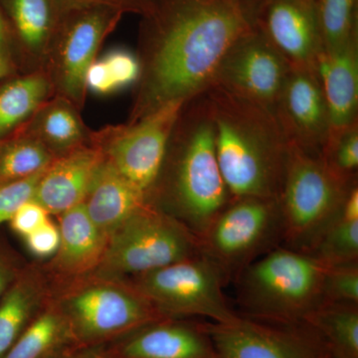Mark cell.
Segmentation results:
<instances>
[{"label": "cell", "instance_id": "obj_1", "mask_svg": "<svg viewBox=\"0 0 358 358\" xmlns=\"http://www.w3.org/2000/svg\"><path fill=\"white\" fill-rule=\"evenodd\" d=\"M143 16L141 76L129 122L210 88L226 52L254 29L241 0H152Z\"/></svg>", "mask_w": 358, "mask_h": 358}, {"label": "cell", "instance_id": "obj_2", "mask_svg": "<svg viewBox=\"0 0 358 358\" xmlns=\"http://www.w3.org/2000/svg\"><path fill=\"white\" fill-rule=\"evenodd\" d=\"M231 200L202 93L181 110L148 203L173 216L199 238Z\"/></svg>", "mask_w": 358, "mask_h": 358}, {"label": "cell", "instance_id": "obj_3", "mask_svg": "<svg viewBox=\"0 0 358 358\" xmlns=\"http://www.w3.org/2000/svg\"><path fill=\"white\" fill-rule=\"evenodd\" d=\"M203 95L213 122L219 167L232 199H278L289 143L274 113L216 87Z\"/></svg>", "mask_w": 358, "mask_h": 358}, {"label": "cell", "instance_id": "obj_4", "mask_svg": "<svg viewBox=\"0 0 358 358\" xmlns=\"http://www.w3.org/2000/svg\"><path fill=\"white\" fill-rule=\"evenodd\" d=\"M326 270L310 254L275 247L235 279L240 315L268 324H303L322 305Z\"/></svg>", "mask_w": 358, "mask_h": 358}, {"label": "cell", "instance_id": "obj_5", "mask_svg": "<svg viewBox=\"0 0 358 358\" xmlns=\"http://www.w3.org/2000/svg\"><path fill=\"white\" fill-rule=\"evenodd\" d=\"M52 299L65 317L72 343L98 345L162 319L128 279L90 274L52 284Z\"/></svg>", "mask_w": 358, "mask_h": 358}, {"label": "cell", "instance_id": "obj_6", "mask_svg": "<svg viewBox=\"0 0 358 358\" xmlns=\"http://www.w3.org/2000/svg\"><path fill=\"white\" fill-rule=\"evenodd\" d=\"M352 183L348 185L336 178L320 155L289 143L278 197L282 222V245L310 253L338 215Z\"/></svg>", "mask_w": 358, "mask_h": 358}, {"label": "cell", "instance_id": "obj_7", "mask_svg": "<svg viewBox=\"0 0 358 358\" xmlns=\"http://www.w3.org/2000/svg\"><path fill=\"white\" fill-rule=\"evenodd\" d=\"M199 253V238L147 203L110 233L102 262L92 274L129 279Z\"/></svg>", "mask_w": 358, "mask_h": 358}, {"label": "cell", "instance_id": "obj_8", "mask_svg": "<svg viewBox=\"0 0 358 358\" xmlns=\"http://www.w3.org/2000/svg\"><path fill=\"white\" fill-rule=\"evenodd\" d=\"M200 252L235 281L259 257L282 242L279 200L271 197L232 199L199 238Z\"/></svg>", "mask_w": 358, "mask_h": 358}, {"label": "cell", "instance_id": "obj_9", "mask_svg": "<svg viewBox=\"0 0 358 358\" xmlns=\"http://www.w3.org/2000/svg\"><path fill=\"white\" fill-rule=\"evenodd\" d=\"M128 280L169 319L199 317L230 324L240 317L224 294L222 273L201 252Z\"/></svg>", "mask_w": 358, "mask_h": 358}, {"label": "cell", "instance_id": "obj_10", "mask_svg": "<svg viewBox=\"0 0 358 358\" xmlns=\"http://www.w3.org/2000/svg\"><path fill=\"white\" fill-rule=\"evenodd\" d=\"M124 11L96 6L73 9L61 16L47 52L43 70L54 96L70 101L78 109L86 98V76L103 40L121 20Z\"/></svg>", "mask_w": 358, "mask_h": 358}, {"label": "cell", "instance_id": "obj_11", "mask_svg": "<svg viewBox=\"0 0 358 358\" xmlns=\"http://www.w3.org/2000/svg\"><path fill=\"white\" fill-rule=\"evenodd\" d=\"M185 101L164 105L138 121L94 133L105 159L147 197L164 166L171 134Z\"/></svg>", "mask_w": 358, "mask_h": 358}, {"label": "cell", "instance_id": "obj_12", "mask_svg": "<svg viewBox=\"0 0 358 358\" xmlns=\"http://www.w3.org/2000/svg\"><path fill=\"white\" fill-rule=\"evenodd\" d=\"M217 358H327L329 346L308 324H275L240 315L230 324L203 322Z\"/></svg>", "mask_w": 358, "mask_h": 358}, {"label": "cell", "instance_id": "obj_13", "mask_svg": "<svg viewBox=\"0 0 358 358\" xmlns=\"http://www.w3.org/2000/svg\"><path fill=\"white\" fill-rule=\"evenodd\" d=\"M291 68L284 56L254 27L226 52L211 87L274 113Z\"/></svg>", "mask_w": 358, "mask_h": 358}, {"label": "cell", "instance_id": "obj_14", "mask_svg": "<svg viewBox=\"0 0 358 358\" xmlns=\"http://www.w3.org/2000/svg\"><path fill=\"white\" fill-rule=\"evenodd\" d=\"M254 27L292 67H313L322 51L317 4L310 0L247 2Z\"/></svg>", "mask_w": 358, "mask_h": 358}, {"label": "cell", "instance_id": "obj_15", "mask_svg": "<svg viewBox=\"0 0 358 358\" xmlns=\"http://www.w3.org/2000/svg\"><path fill=\"white\" fill-rule=\"evenodd\" d=\"M274 114L289 143L320 155L331 122L315 66L291 68Z\"/></svg>", "mask_w": 358, "mask_h": 358}, {"label": "cell", "instance_id": "obj_16", "mask_svg": "<svg viewBox=\"0 0 358 358\" xmlns=\"http://www.w3.org/2000/svg\"><path fill=\"white\" fill-rule=\"evenodd\" d=\"M115 358H215L203 322L162 319L127 334L115 345Z\"/></svg>", "mask_w": 358, "mask_h": 358}, {"label": "cell", "instance_id": "obj_17", "mask_svg": "<svg viewBox=\"0 0 358 358\" xmlns=\"http://www.w3.org/2000/svg\"><path fill=\"white\" fill-rule=\"evenodd\" d=\"M58 217L60 244L45 270L53 278L51 281H69L95 272L105 255L109 235L91 220L83 203Z\"/></svg>", "mask_w": 358, "mask_h": 358}, {"label": "cell", "instance_id": "obj_18", "mask_svg": "<svg viewBox=\"0 0 358 358\" xmlns=\"http://www.w3.org/2000/svg\"><path fill=\"white\" fill-rule=\"evenodd\" d=\"M103 159L102 150L94 141L61 155L42 173L33 200L56 216L83 203Z\"/></svg>", "mask_w": 358, "mask_h": 358}, {"label": "cell", "instance_id": "obj_19", "mask_svg": "<svg viewBox=\"0 0 358 358\" xmlns=\"http://www.w3.org/2000/svg\"><path fill=\"white\" fill-rule=\"evenodd\" d=\"M315 71L326 96L331 131L358 122V33L333 51H322Z\"/></svg>", "mask_w": 358, "mask_h": 358}, {"label": "cell", "instance_id": "obj_20", "mask_svg": "<svg viewBox=\"0 0 358 358\" xmlns=\"http://www.w3.org/2000/svg\"><path fill=\"white\" fill-rule=\"evenodd\" d=\"M52 282L44 268L25 266L0 299V358H4L50 298Z\"/></svg>", "mask_w": 358, "mask_h": 358}, {"label": "cell", "instance_id": "obj_21", "mask_svg": "<svg viewBox=\"0 0 358 358\" xmlns=\"http://www.w3.org/2000/svg\"><path fill=\"white\" fill-rule=\"evenodd\" d=\"M147 203L145 195L106 159L96 171L83 202L91 220L109 236Z\"/></svg>", "mask_w": 358, "mask_h": 358}, {"label": "cell", "instance_id": "obj_22", "mask_svg": "<svg viewBox=\"0 0 358 358\" xmlns=\"http://www.w3.org/2000/svg\"><path fill=\"white\" fill-rule=\"evenodd\" d=\"M79 110L65 98L53 96L37 110L20 134L39 141L56 157L91 145L94 131L85 124Z\"/></svg>", "mask_w": 358, "mask_h": 358}, {"label": "cell", "instance_id": "obj_23", "mask_svg": "<svg viewBox=\"0 0 358 358\" xmlns=\"http://www.w3.org/2000/svg\"><path fill=\"white\" fill-rule=\"evenodd\" d=\"M1 10L32 70L43 69L47 52L60 20L55 0H0Z\"/></svg>", "mask_w": 358, "mask_h": 358}, {"label": "cell", "instance_id": "obj_24", "mask_svg": "<svg viewBox=\"0 0 358 358\" xmlns=\"http://www.w3.org/2000/svg\"><path fill=\"white\" fill-rule=\"evenodd\" d=\"M54 96L43 69L11 78L0 86V145L15 138L33 115Z\"/></svg>", "mask_w": 358, "mask_h": 358}, {"label": "cell", "instance_id": "obj_25", "mask_svg": "<svg viewBox=\"0 0 358 358\" xmlns=\"http://www.w3.org/2000/svg\"><path fill=\"white\" fill-rule=\"evenodd\" d=\"M308 254L326 266L358 263L357 181L348 188L338 215Z\"/></svg>", "mask_w": 358, "mask_h": 358}, {"label": "cell", "instance_id": "obj_26", "mask_svg": "<svg viewBox=\"0 0 358 358\" xmlns=\"http://www.w3.org/2000/svg\"><path fill=\"white\" fill-rule=\"evenodd\" d=\"M69 343V327L50 296L4 358H48Z\"/></svg>", "mask_w": 358, "mask_h": 358}, {"label": "cell", "instance_id": "obj_27", "mask_svg": "<svg viewBox=\"0 0 358 358\" xmlns=\"http://www.w3.org/2000/svg\"><path fill=\"white\" fill-rule=\"evenodd\" d=\"M329 346V352L358 358V305L322 303L306 317Z\"/></svg>", "mask_w": 358, "mask_h": 358}, {"label": "cell", "instance_id": "obj_28", "mask_svg": "<svg viewBox=\"0 0 358 358\" xmlns=\"http://www.w3.org/2000/svg\"><path fill=\"white\" fill-rule=\"evenodd\" d=\"M55 159L39 141L20 134L0 145V183L32 178Z\"/></svg>", "mask_w": 358, "mask_h": 358}, {"label": "cell", "instance_id": "obj_29", "mask_svg": "<svg viewBox=\"0 0 358 358\" xmlns=\"http://www.w3.org/2000/svg\"><path fill=\"white\" fill-rule=\"evenodd\" d=\"M324 51H333L357 34V0H317Z\"/></svg>", "mask_w": 358, "mask_h": 358}, {"label": "cell", "instance_id": "obj_30", "mask_svg": "<svg viewBox=\"0 0 358 358\" xmlns=\"http://www.w3.org/2000/svg\"><path fill=\"white\" fill-rule=\"evenodd\" d=\"M320 157L327 169L343 182L357 180L358 122L348 128L331 131Z\"/></svg>", "mask_w": 358, "mask_h": 358}, {"label": "cell", "instance_id": "obj_31", "mask_svg": "<svg viewBox=\"0 0 358 358\" xmlns=\"http://www.w3.org/2000/svg\"><path fill=\"white\" fill-rule=\"evenodd\" d=\"M322 303L358 305V263L327 266Z\"/></svg>", "mask_w": 358, "mask_h": 358}, {"label": "cell", "instance_id": "obj_32", "mask_svg": "<svg viewBox=\"0 0 358 358\" xmlns=\"http://www.w3.org/2000/svg\"><path fill=\"white\" fill-rule=\"evenodd\" d=\"M43 173L21 180L0 183V225L9 222L21 205L33 199Z\"/></svg>", "mask_w": 358, "mask_h": 358}, {"label": "cell", "instance_id": "obj_33", "mask_svg": "<svg viewBox=\"0 0 358 358\" xmlns=\"http://www.w3.org/2000/svg\"><path fill=\"white\" fill-rule=\"evenodd\" d=\"M109 70L115 89L136 84L141 76V63L138 56L124 49H115L102 58Z\"/></svg>", "mask_w": 358, "mask_h": 358}, {"label": "cell", "instance_id": "obj_34", "mask_svg": "<svg viewBox=\"0 0 358 358\" xmlns=\"http://www.w3.org/2000/svg\"><path fill=\"white\" fill-rule=\"evenodd\" d=\"M49 215L44 207L32 199L21 205L8 223L11 230L24 239L48 221Z\"/></svg>", "mask_w": 358, "mask_h": 358}, {"label": "cell", "instance_id": "obj_35", "mask_svg": "<svg viewBox=\"0 0 358 358\" xmlns=\"http://www.w3.org/2000/svg\"><path fill=\"white\" fill-rule=\"evenodd\" d=\"M24 240L26 246L33 255L41 259L50 258L55 255L60 244L58 225L49 219Z\"/></svg>", "mask_w": 358, "mask_h": 358}, {"label": "cell", "instance_id": "obj_36", "mask_svg": "<svg viewBox=\"0 0 358 358\" xmlns=\"http://www.w3.org/2000/svg\"><path fill=\"white\" fill-rule=\"evenodd\" d=\"M61 14L73 9L83 7L106 6L121 9L126 13H140L143 15L150 8V2L147 0H55Z\"/></svg>", "mask_w": 358, "mask_h": 358}, {"label": "cell", "instance_id": "obj_37", "mask_svg": "<svg viewBox=\"0 0 358 358\" xmlns=\"http://www.w3.org/2000/svg\"><path fill=\"white\" fill-rule=\"evenodd\" d=\"M86 86L87 90L98 95H109L117 91L103 59L94 61L93 64L90 66L87 72Z\"/></svg>", "mask_w": 358, "mask_h": 358}, {"label": "cell", "instance_id": "obj_38", "mask_svg": "<svg viewBox=\"0 0 358 358\" xmlns=\"http://www.w3.org/2000/svg\"><path fill=\"white\" fill-rule=\"evenodd\" d=\"M22 268L8 250L0 246V299L15 281Z\"/></svg>", "mask_w": 358, "mask_h": 358}, {"label": "cell", "instance_id": "obj_39", "mask_svg": "<svg viewBox=\"0 0 358 358\" xmlns=\"http://www.w3.org/2000/svg\"><path fill=\"white\" fill-rule=\"evenodd\" d=\"M11 36H13V33L7 23L6 16L0 8V50L6 52L8 55Z\"/></svg>", "mask_w": 358, "mask_h": 358}, {"label": "cell", "instance_id": "obj_40", "mask_svg": "<svg viewBox=\"0 0 358 358\" xmlns=\"http://www.w3.org/2000/svg\"><path fill=\"white\" fill-rule=\"evenodd\" d=\"M13 70V61L6 52L0 50V80L8 77Z\"/></svg>", "mask_w": 358, "mask_h": 358}, {"label": "cell", "instance_id": "obj_41", "mask_svg": "<svg viewBox=\"0 0 358 358\" xmlns=\"http://www.w3.org/2000/svg\"><path fill=\"white\" fill-rule=\"evenodd\" d=\"M329 358H353L348 357L345 355H341V353L329 352Z\"/></svg>", "mask_w": 358, "mask_h": 358}, {"label": "cell", "instance_id": "obj_42", "mask_svg": "<svg viewBox=\"0 0 358 358\" xmlns=\"http://www.w3.org/2000/svg\"><path fill=\"white\" fill-rule=\"evenodd\" d=\"M66 358H102V357H98V355H75V357H66Z\"/></svg>", "mask_w": 358, "mask_h": 358}, {"label": "cell", "instance_id": "obj_43", "mask_svg": "<svg viewBox=\"0 0 358 358\" xmlns=\"http://www.w3.org/2000/svg\"><path fill=\"white\" fill-rule=\"evenodd\" d=\"M241 1H244V2H250V1H252V0H241Z\"/></svg>", "mask_w": 358, "mask_h": 358}, {"label": "cell", "instance_id": "obj_44", "mask_svg": "<svg viewBox=\"0 0 358 358\" xmlns=\"http://www.w3.org/2000/svg\"><path fill=\"white\" fill-rule=\"evenodd\" d=\"M310 1L315 2V1H317V0H310Z\"/></svg>", "mask_w": 358, "mask_h": 358}, {"label": "cell", "instance_id": "obj_45", "mask_svg": "<svg viewBox=\"0 0 358 358\" xmlns=\"http://www.w3.org/2000/svg\"><path fill=\"white\" fill-rule=\"evenodd\" d=\"M147 1H150H150H152V0H147Z\"/></svg>", "mask_w": 358, "mask_h": 358}, {"label": "cell", "instance_id": "obj_46", "mask_svg": "<svg viewBox=\"0 0 358 358\" xmlns=\"http://www.w3.org/2000/svg\"><path fill=\"white\" fill-rule=\"evenodd\" d=\"M215 358H217V357H216Z\"/></svg>", "mask_w": 358, "mask_h": 358}, {"label": "cell", "instance_id": "obj_47", "mask_svg": "<svg viewBox=\"0 0 358 358\" xmlns=\"http://www.w3.org/2000/svg\"><path fill=\"white\" fill-rule=\"evenodd\" d=\"M327 358H329V357H327Z\"/></svg>", "mask_w": 358, "mask_h": 358}]
</instances>
